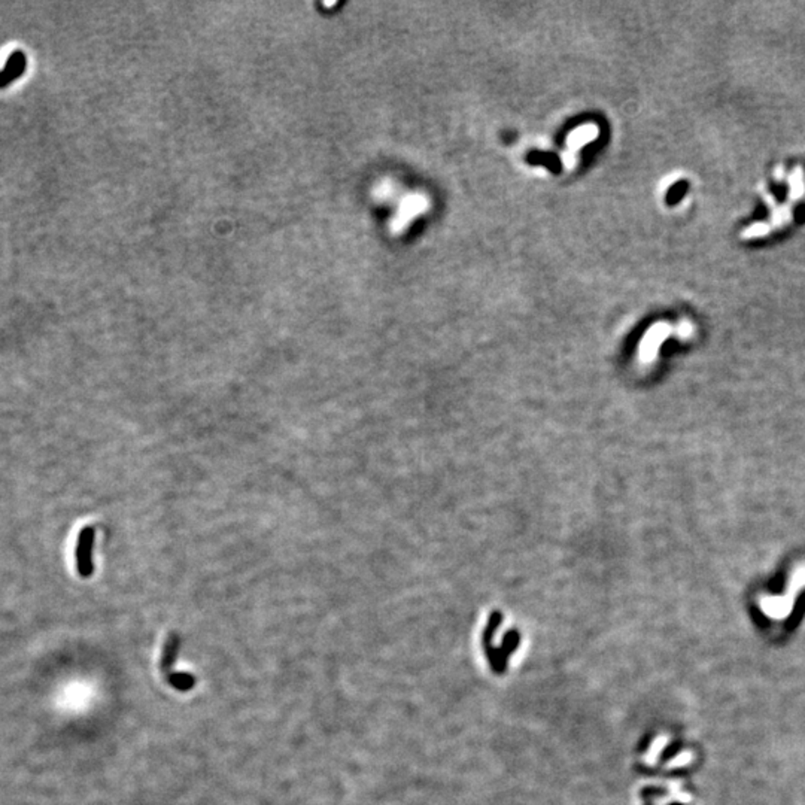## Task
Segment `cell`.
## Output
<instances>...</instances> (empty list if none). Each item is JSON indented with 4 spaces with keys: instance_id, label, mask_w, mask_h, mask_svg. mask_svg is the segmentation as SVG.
<instances>
[{
    "instance_id": "cell-3",
    "label": "cell",
    "mask_w": 805,
    "mask_h": 805,
    "mask_svg": "<svg viewBox=\"0 0 805 805\" xmlns=\"http://www.w3.org/2000/svg\"><path fill=\"white\" fill-rule=\"evenodd\" d=\"M430 206V201L427 199V196L423 194H410L407 196L403 201H401V206L397 212V216L394 218L392 221V230L394 231H403L412 219H415L418 215H421L422 212H425Z\"/></svg>"
},
{
    "instance_id": "cell-2",
    "label": "cell",
    "mask_w": 805,
    "mask_h": 805,
    "mask_svg": "<svg viewBox=\"0 0 805 805\" xmlns=\"http://www.w3.org/2000/svg\"><path fill=\"white\" fill-rule=\"evenodd\" d=\"M599 135V130L594 124H585L582 127L574 129L567 137V149L562 154V163L564 167L572 170L576 164V152L582 149L585 145L594 142Z\"/></svg>"
},
{
    "instance_id": "cell-4",
    "label": "cell",
    "mask_w": 805,
    "mask_h": 805,
    "mask_svg": "<svg viewBox=\"0 0 805 805\" xmlns=\"http://www.w3.org/2000/svg\"><path fill=\"white\" fill-rule=\"evenodd\" d=\"M26 69V56L21 51H15L11 54L5 69L0 72V88L6 87L14 80H17L23 75Z\"/></svg>"
},
{
    "instance_id": "cell-7",
    "label": "cell",
    "mask_w": 805,
    "mask_h": 805,
    "mask_svg": "<svg viewBox=\"0 0 805 805\" xmlns=\"http://www.w3.org/2000/svg\"><path fill=\"white\" fill-rule=\"evenodd\" d=\"M791 216H792V214H791V208H789V206H780V208L774 209V212H772V227L784 226L786 223L791 221Z\"/></svg>"
},
{
    "instance_id": "cell-6",
    "label": "cell",
    "mask_w": 805,
    "mask_h": 805,
    "mask_svg": "<svg viewBox=\"0 0 805 805\" xmlns=\"http://www.w3.org/2000/svg\"><path fill=\"white\" fill-rule=\"evenodd\" d=\"M772 226L767 224V223H759V224H753L750 226L747 230L743 231V238L745 239H752V238H762V236L768 234L771 231Z\"/></svg>"
},
{
    "instance_id": "cell-1",
    "label": "cell",
    "mask_w": 805,
    "mask_h": 805,
    "mask_svg": "<svg viewBox=\"0 0 805 805\" xmlns=\"http://www.w3.org/2000/svg\"><path fill=\"white\" fill-rule=\"evenodd\" d=\"M94 542H96V531H94V528L93 527L83 528L80 535H78L76 549H75L76 570L81 577H90L94 573V561H93Z\"/></svg>"
},
{
    "instance_id": "cell-5",
    "label": "cell",
    "mask_w": 805,
    "mask_h": 805,
    "mask_svg": "<svg viewBox=\"0 0 805 805\" xmlns=\"http://www.w3.org/2000/svg\"><path fill=\"white\" fill-rule=\"evenodd\" d=\"M789 197L792 200L801 199L805 193V185H804V177H802V170L796 169L795 172H792L791 178H789Z\"/></svg>"
}]
</instances>
